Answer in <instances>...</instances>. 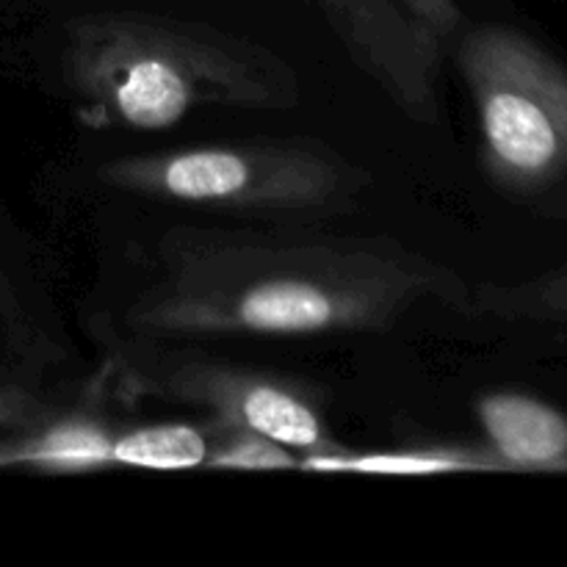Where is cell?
Wrapping results in <instances>:
<instances>
[{
    "label": "cell",
    "mask_w": 567,
    "mask_h": 567,
    "mask_svg": "<svg viewBox=\"0 0 567 567\" xmlns=\"http://www.w3.org/2000/svg\"><path fill=\"white\" fill-rule=\"evenodd\" d=\"M125 327L150 341L382 332L424 302L465 305L463 277L388 236L172 227Z\"/></svg>",
    "instance_id": "6da1fadb"
},
{
    "label": "cell",
    "mask_w": 567,
    "mask_h": 567,
    "mask_svg": "<svg viewBox=\"0 0 567 567\" xmlns=\"http://www.w3.org/2000/svg\"><path fill=\"white\" fill-rule=\"evenodd\" d=\"M66 83L83 120L166 131L203 109H288L299 78L282 55L208 22L94 11L66 22Z\"/></svg>",
    "instance_id": "7a4b0ae2"
},
{
    "label": "cell",
    "mask_w": 567,
    "mask_h": 567,
    "mask_svg": "<svg viewBox=\"0 0 567 567\" xmlns=\"http://www.w3.org/2000/svg\"><path fill=\"white\" fill-rule=\"evenodd\" d=\"M100 181L133 197L230 216H324L352 205L371 175L316 138H247L120 155Z\"/></svg>",
    "instance_id": "3957f363"
},
{
    "label": "cell",
    "mask_w": 567,
    "mask_h": 567,
    "mask_svg": "<svg viewBox=\"0 0 567 567\" xmlns=\"http://www.w3.org/2000/svg\"><path fill=\"white\" fill-rule=\"evenodd\" d=\"M460 72L480 120L487 181L529 199L567 177V66L526 33L482 25L460 37Z\"/></svg>",
    "instance_id": "277c9868"
},
{
    "label": "cell",
    "mask_w": 567,
    "mask_h": 567,
    "mask_svg": "<svg viewBox=\"0 0 567 567\" xmlns=\"http://www.w3.org/2000/svg\"><path fill=\"white\" fill-rule=\"evenodd\" d=\"M111 374L125 396L188 404L208 421L260 432L302 457L347 449L332 437L319 393L293 377L225 360L125 352L114 358Z\"/></svg>",
    "instance_id": "5b68a950"
},
{
    "label": "cell",
    "mask_w": 567,
    "mask_h": 567,
    "mask_svg": "<svg viewBox=\"0 0 567 567\" xmlns=\"http://www.w3.org/2000/svg\"><path fill=\"white\" fill-rule=\"evenodd\" d=\"M349 59L408 116H441V83L460 42L463 0H319Z\"/></svg>",
    "instance_id": "8992f818"
},
{
    "label": "cell",
    "mask_w": 567,
    "mask_h": 567,
    "mask_svg": "<svg viewBox=\"0 0 567 567\" xmlns=\"http://www.w3.org/2000/svg\"><path fill=\"white\" fill-rule=\"evenodd\" d=\"M485 446L504 471H567V415L520 391H491L476 399Z\"/></svg>",
    "instance_id": "52a82bcc"
},
{
    "label": "cell",
    "mask_w": 567,
    "mask_h": 567,
    "mask_svg": "<svg viewBox=\"0 0 567 567\" xmlns=\"http://www.w3.org/2000/svg\"><path fill=\"white\" fill-rule=\"evenodd\" d=\"M305 471L321 474H380V476H430V474H491L504 471L491 449L482 446H415L393 452L310 454L302 457Z\"/></svg>",
    "instance_id": "ba28073f"
},
{
    "label": "cell",
    "mask_w": 567,
    "mask_h": 567,
    "mask_svg": "<svg viewBox=\"0 0 567 567\" xmlns=\"http://www.w3.org/2000/svg\"><path fill=\"white\" fill-rule=\"evenodd\" d=\"M210 452V424H147L114 432L111 465L181 471L205 468Z\"/></svg>",
    "instance_id": "9c48e42d"
},
{
    "label": "cell",
    "mask_w": 567,
    "mask_h": 567,
    "mask_svg": "<svg viewBox=\"0 0 567 567\" xmlns=\"http://www.w3.org/2000/svg\"><path fill=\"white\" fill-rule=\"evenodd\" d=\"M465 305L502 321L567 324V264L513 286L487 282L476 293H468Z\"/></svg>",
    "instance_id": "30bf717a"
},
{
    "label": "cell",
    "mask_w": 567,
    "mask_h": 567,
    "mask_svg": "<svg viewBox=\"0 0 567 567\" xmlns=\"http://www.w3.org/2000/svg\"><path fill=\"white\" fill-rule=\"evenodd\" d=\"M210 424V452L205 468H238V471H269V468H302V454L260 432L230 424Z\"/></svg>",
    "instance_id": "8fae6325"
},
{
    "label": "cell",
    "mask_w": 567,
    "mask_h": 567,
    "mask_svg": "<svg viewBox=\"0 0 567 567\" xmlns=\"http://www.w3.org/2000/svg\"><path fill=\"white\" fill-rule=\"evenodd\" d=\"M59 410V404L44 399L42 393H33L31 388L0 382V432H6V435L39 424Z\"/></svg>",
    "instance_id": "7c38bea8"
},
{
    "label": "cell",
    "mask_w": 567,
    "mask_h": 567,
    "mask_svg": "<svg viewBox=\"0 0 567 567\" xmlns=\"http://www.w3.org/2000/svg\"><path fill=\"white\" fill-rule=\"evenodd\" d=\"M0 327L14 341H31V321L3 271H0Z\"/></svg>",
    "instance_id": "4fadbf2b"
},
{
    "label": "cell",
    "mask_w": 567,
    "mask_h": 567,
    "mask_svg": "<svg viewBox=\"0 0 567 567\" xmlns=\"http://www.w3.org/2000/svg\"><path fill=\"white\" fill-rule=\"evenodd\" d=\"M563 216H567V203H565V208H563Z\"/></svg>",
    "instance_id": "5bb4252c"
}]
</instances>
